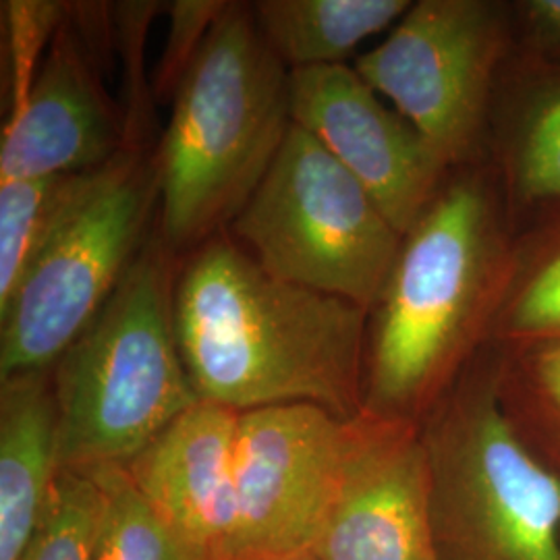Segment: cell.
<instances>
[{
    "mask_svg": "<svg viewBox=\"0 0 560 560\" xmlns=\"http://www.w3.org/2000/svg\"><path fill=\"white\" fill-rule=\"evenodd\" d=\"M370 312L279 279L224 231L179 270L175 330L200 400L237 413L310 402L355 420Z\"/></svg>",
    "mask_w": 560,
    "mask_h": 560,
    "instance_id": "cell-1",
    "label": "cell"
},
{
    "mask_svg": "<svg viewBox=\"0 0 560 560\" xmlns=\"http://www.w3.org/2000/svg\"><path fill=\"white\" fill-rule=\"evenodd\" d=\"M513 249L492 180L453 171L402 235L370 312L361 413L420 425L490 342Z\"/></svg>",
    "mask_w": 560,
    "mask_h": 560,
    "instance_id": "cell-2",
    "label": "cell"
},
{
    "mask_svg": "<svg viewBox=\"0 0 560 560\" xmlns=\"http://www.w3.org/2000/svg\"><path fill=\"white\" fill-rule=\"evenodd\" d=\"M289 125V69L261 38L249 4L229 2L175 92L154 156L159 233L175 256L235 221Z\"/></svg>",
    "mask_w": 560,
    "mask_h": 560,
    "instance_id": "cell-3",
    "label": "cell"
},
{
    "mask_svg": "<svg viewBox=\"0 0 560 560\" xmlns=\"http://www.w3.org/2000/svg\"><path fill=\"white\" fill-rule=\"evenodd\" d=\"M175 254L159 229L52 365L60 469L125 467L200 402L175 330Z\"/></svg>",
    "mask_w": 560,
    "mask_h": 560,
    "instance_id": "cell-4",
    "label": "cell"
},
{
    "mask_svg": "<svg viewBox=\"0 0 560 560\" xmlns=\"http://www.w3.org/2000/svg\"><path fill=\"white\" fill-rule=\"evenodd\" d=\"M488 342L420 423L441 560H560V471L511 418Z\"/></svg>",
    "mask_w": 560,
    "mask_h": 560,
    "instance_id": "cell-5",
    "label": "cell"
},
{
    "mask_svg": "<svg viewBox=\"0 0 560 560\" xmlns=\"http://www.w3.org/2000/svg\"><path fill=\"white\" fill-rule=\"evenodd\" d=\"M231 237L270 275L368 312L402 243L360 180L295 122Z\"/></svg>",
    "mask_w": 560,
    "mask_h": 560,
    "instance_id": "cell-6",
    "label": "cell"
},
{
    "mask_svg": "<svg viewBox=\"0 0 560 560\" xmlns=\"http://www.w3.org/2000/svg\"><path fill=\"white\" fill-rule=\"evenodd\" d=\"M156 208L154 161L129 150L115 175L44 245L0 310V378L52 370L138 258Z\"/></svg>",
    "mask_w": 560,
    "mask_h": 560,
    "instance_id": "cell-7",
    "label": "cell"
},
{
    "mask_svg": "<svg viewBox=\"0 0 560 560\" xmlns=\"http://www.w3.org/2000/svg\"><path fill=\"white\" fill-rule=\"evenodd\" d=\"M509 32L504 2H411L355 71L459 171L476 159L490 122Z\"/></svg>",
    "mask_w": 560,
    "mask_h": 560,
    "instance_id": "cell-8",
    "label": "cell"
},
{
    "mask_svg": "<svg viewBox=\"0 0 560 560\" xmlns=\"http://www.w3.org/2000/svg\"><path fill=\"white\" fill-rule=\"evenodd\" d=\"M353 420L310 402L240 413L233 559L312 550L339 492Z\"/></svg>",
    "mask_w": 560,
    "mask_h": 560,
    "instance_id": "cell-9",
    "label": "cell"
},
{
    "mask_svg": "<svg viewBox=\"0 0 560 560\" xmlns=\"http://www.w3.org/2000/svg\"><path fill=\"white\" fill-rule=\"evenodd\" d=\"M291 122L312 133L407 235L453 173L420 131L381 101L355 67L289 71Z\"/></svg>",
    "mask_w": 560,
    "mask_h": 560,
    "instance_id": "cell-10",
    "label": "cell"
},
{
    "mask_svg": "<svg viewBox=\"0 0 560 560\" xmlns=\"http://www.w3.org/2000/svg\"><path fill=\"white\" fill-rule=\"evenodd\" d=\"M312 550L320 560H441L420 425L360 413Z\"/></svg>",
    "mask_w": 560,
    "mask_h": 560,
    "instance_id": "cell-11",
    "label": "cell"
},
{
    "mask_svg": "<svg viewBox=\"0 0 560 560\" xmlns=\"http://www.w3.org/2000/svg\"><path fill=\"white\" fill-rule=\"evenodd\" d=\"M131 150L125 113L102 85L81 20L67 9L0 143V180L81 173Z\"/></svg>",
    "mask_w": 560,
    "mask_h": 560,
    "instance_id": "cell-12",
    "label": "cell"
},
{
    "mask_svg": "<svg viewBox=\"0 0 560 560\" xmlns=\"http://www.w3.org/2000/svg\"><path fill=\"white\" fill-rule=\"evenodd\" d=\"M240 413L200 400L125 465L162 520L212 559H233Z\"/></svg>",
    "mask_w": 560,
    "mask_h": 560,
    "instance_id": "cell-13",
    "label": "cell"
},
{
    "mask_svg": "<svg viewBox=\"0 0 560 560\" xmlns=\"http://www.w3.org/2000/svg\"><path fill=\"white\" fill-rule=\"evenodd\" d=\"M59 474L52 370L0 378V560H20Z\"/></svg>",
    "mask_w": 560,
    "mask_h": 560,
    "instance_id": "cell-14",
    "label": "cell"
},
{
    "mask_svg": "<svg viewBox=\"0 0 560 560\" xmlns=\"http://www.w3.org/2000/svg\"><path fill=\"white\" fill-rule=\"evenodd\" d=\"M502 98L499 162L517 208H560V52H534Z\"/></svg>",
    "mask_w": 560,
    "mask_h": 560,
    "instance_id": "cell-15",
    "label": "cell"
},
{
    "mask_svg": "<svg viewBox=\"0 0 560 560\" xmlns=\"http://www.w3.org/2000/svg\"><path fill=\"white\" fill-rule=\"evenodd\" d=\"M409 0H260L249 4L261 38L289 69L345 65L361 42L393 30Z\"/></svg>",
    "mask_w": 560,
    "mask_h": 560,
    "instance_id": "cell-16",
    "label": "cell"
},
{
    "mask_svg": "<svg viewBox=\"0 0 560 560\" xmlns=\"http://www.w3.org/2000/svg\"><path fill=\"white\" fill-rule=\"evenodd\" d=\"M127 152L92 171L0 180V310L44 245L115 175Z\"/></svg>",
    "mask_w": 560,
    "mask_h": 560,
    "instance_id": "cell-17",
    "label": "cell"
},
{
    "mask_svg": "<svg viewBox=\"0 0 560 560\" xmlns=\"http://www.w3.org/2000/svg\"><path fill=\"white\" fill-rule=\"evenodd\" d=\"M560 340V212L515 243L490 342Z\"/></svg>",
    "mask_w": 560,
    "mask_h": 560,
    "instance_id": "cell-18",
    "label": "cell"
},
{
    "mask_svg": "<svg viewBox=\"0 0 560 560\" xmlns=\"http://www.w3.org/2000/svg\"><path fill=\"white\" fill-rule=\"evenodd\" d=\"M497 347L504 405L521 432L555 463L560 459V340Z\"/></svg>",
    "mask_w": 560,
    "mask_h": 560,
    "instance_id": "cell-19",
    "label": "cell"
},
{
    "mask_svg": "<svg viewBox=\"0 0 560 560\" xmlns=\"http://www.w3.org/2000/svg\"><path fill=\"white\" fill-rule=\"evenodd\" d=\"M106 492L96 560H217L162 520L125 467L92 469Z\"/></svg>",
    "mask_w": 560,
    "mask_h": 560,
    "instance_id": "cell-20",
    "label": "cell"
},
{
    "mask_svg": "<svg viewBox=\"0 0 560 560\" xmlns=\"http://www.w3.org/2000/svg\"><path fill=\"white\" fill-rule=\"evenodd\" d=\"M106 492L90 471L60 469L40 523L20 560H96Z\"/></svg>",
    "mask_w": 560,
    "mask_h": 560,
    "instance_id": "cell-21",
    "label": "cell"
},
{
    "mask_svg": "<svg viewBox=\"0 0 560 560\" xmlns=\"http://www.w3.org/2000/svg\"><path fill=\"white\" fill-rule=\"evenodd\" d=\"M229 2L217 0H177L168 4V32L162 48L159 69H156V88L159 98H175V92L185 78L187 69L200 52L201 44L214 23L219 21Z\"/></svg>",
    "mask_w": 560,
    "mask_h": 560,
    "instance_id": "cell-22",
    "label": "cell"
},
{
    "mask_svg": "<svg viewBox=\"0 0 560 560\" xmlns=\"http://www.w3.org/2000/svg\"><path fill=\"white\" fill-rule=\"evenodd\" d=\"M517 13L534 52H560V0H525Z\"/></svg>",
    "mask_w": 560,
    "mask_h": 560,
    "instance_id": "cell-23",
    "label": "cell"
},
{
    "mask_svg": "<svg viewBox=\"0 0 560 560\" xmlns=\"http://www.w3.org/2000/svg\"><path fill=\"white\" fill-rule=\"evenodd\" d=\"M240 560H320L314 550H301V552H289V555H268V557H247Z\"/></svg>",
    "mask_w": 560,
    "mask_h": 560,
    "instance_id": "cell-24",
    "label": "cell"
}]
</instances>
